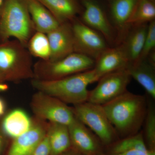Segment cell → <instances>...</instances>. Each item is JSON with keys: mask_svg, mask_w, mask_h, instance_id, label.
<instances>
[{"mask_svg": "<svg viewBox=\"0 0 155 155\" xmlns=\"http://www.w3.org/2000/svg\"><path fill=\"white\" fill-rule=\"evenodd\" d=\"M119 138L139 132L143 126L147 108L144 96L126 91L102 105Z\"/></svg>", "mask_w": 155, "mask_h": 155, "instance_id": "cell-1", "label": "cell"}, {"mask_svg": "<svg viewBox=\"0 0 155 155\" xmlns=\"http://www.w3.org/2000/svg\"><path fill=\"white\" fill-rule=\"evenodd\" d=\"M99 78L93 69L57 80L31 79V85L37 91L54 97L73 106L87 101L89 84Z\"/></svg>", "mask_w": 155, "mask_h": 155, "instance_id": "cell-2", "label": "cell"}, {"mask_svg": "<svg viewBox=\"0 0 155 155\" xmlns=\"http://www.w3.org/2000/svg\"><path fill=\"white\" fill-rule=\"evenodd\" d=\"M36 30L25 0H5L0 15V40L14 38L27 48Z\"/></svg>", "mask_w": 155, "mask_h": 155, "instance_id": "cell-3", "label": "cell"}, {"mask_svg": "<svg viewBox=\"0 0 155 155\" xmlns=\"http://www.w3.org/2000/svg\"><path fill=\"white\" fill-rule=\"evenodd\" d=\"M32 56L17 39L0 44V73L5 80L14 82L34 78Z\"/></svg>", "mask_w": 155, "mask_h": 155, "instance_id": "cell-4", "label": "cell"}, {"mask_svg": "<svg viewBox=\"0 0 155 155\" xmlns=\"http://www.w3.org/2000/svg\"><path fill=\"white\" fill-rule=\"evenodd\" d=\"M94 65L95 60L92 58L75 52L58 61L39 60L33 65L34 78L57 80L93 69Z\"/></svg>", "mask_w": 155, "mask_h": 155, "instance_id": "cell-5", "label": "cell"}, {"mask_svg": "<svg viewBox=\"0 0 155 155\" xmlns=\"http://www.w3.org/2000/svg\"><path fill=\"white\" fill-rule=\"evenodd\" d=\"M72 108L75 117L97 137L104 146L120 139L102 105L86 101Z\"/></svg>", "mask_w": 155, "mask_h": 155, "instance_id": "cell-6", "label": "cell"}, {"mask_svg": "<svg viewBox=\"0 0 155 155\" xmlns=\"http://www.w3.org/2000/svg\"><path fill=\"white\" fill-rule=\"evenodd\" d=\"M30 105L36 118L43 121L69 126L75 119L72 107L41 92L33 95Z\"/></svg>", "mask_w": 155, "mask_h": 155, "instance_id": "cell-7", "label": "cell"}, {"mask_svg": "<svg viewBox=\"0 0 155 155\" xmlns=\"http://www.w3.org/2000/svg\"><path fill=\"white\" fill-rule=\"evenodd\" d=\"M131 78L127 68L102 76L96 87L89 91L87 101L100 105L110 102L127 91Z\"/></svg>", "mask_w": 155, "mask_h": 155, "instance_id": "cell-8", "label": "cell"}, {"mask_svg": "<svg viewBox=\"0 0 155 155\" xmlns=\"http://www.w3.org/2000/svg\"><path fill=\"white\" fill-rule=\"evenodd\" d=\"M74 41V52L80 53L96 60L107 48L105 39L98 32L83 22L72 23Z\"/></svg>", "mask_w": 155, "mask_h": 155, "instance_id": "cell-9", "label": "cell"}, {"mask_svg": "<svg viewBox=\"0 0 155 155\" xmlns=\"http://www.w3.org/2000/svg\"><path fill=\"white\" fill-rule=\"evenodd\" d=\"M68 127L72 149L83 155L104 154V146L99 139L76 117Z\"/></svg>", "mask_w": 155, "mask_h": 155, "instance_id": "cell-10", "label": "cell"}, {"mask_svg": "<svg viewBox=\"0 0 155 155\" xmlns=\"http://www.w3.org/2000/svg\"><path fill=\"white\" fill-rule=\"evenodd\" d=\"M48 124L35 118L30 129L13 139L8 155H31L47 134Z\"/></svg>", "mask_w": 155, "mask_h": 155, "instance_id": "cell-11", "label": "cell"}, {"mask_svg": "<svg viewBox=\"0 0 155 155\" xmlns=\"http://www.w3.org/2000/svg\"><path fill=\"white\" fill-rule=\"evenodd\" d=\"M47 35L51 51L50 61H58L74 52L72 23H61Z\"/></svg>", "mask_w": 155, "mask_h": 155, "instance_id": "cell-12", "label": "cell"}, {"mask_svg": "<svg viewBox=\"0 0 155 155\" xmlns=\"http://www.w3.org/2000/svg\"><path fill=\"white\" fill-rule=\"evenodd\" d=\"M83 4V23L101 34L108 41H113L114 28L101 7L91 0H84Z\"/></svg>", "mask_w": 155, "mask_h": 155, "instance_id": "cell-13", "label": "cell"}, {"mask_svg": "<svg viewBox=\"0 0 155 155\" xmlns=\"http://www.w3.org/2000/svg\"><path fill=\"white\" fill-rule=\"evenodd\" d=\"M129 65L126 54L121 45L107 48L95 61L93 69L99 79L111 72L126 69Z\"/></svg>", "mask_w": 155, "mask_h": 155, "instance_id": "cell-14", "label": "cell"}, {"mask_svg": "<svg viewBox=\"0 0 155 155\" xmlns=\"http://www.w3.org/2000/svg\"><path fill=\"white\" fill-rule=\"evenodd\" d=\"M131 78L140 84L151 98L155 99V64L147 59L129 64L127 68Z\"/></svg>", "mask_w": 155, "mask_h": 155, "instance_id": "cell-15", "label": "cell"}, {"mask_svg": "<svg viewBox=\"0 0 155 155\" xmlns=\"http://www.w3.org/2000/svg\"><path fill=\"white\" fill-rule=\"evenodd\" d=\"M36 31L48 34L55 29L60 22L38 0H25Z\"/></svg>", "mask_w": 155, "mask_h": 155, "instance_id": "cell-16", "label": "cell"}, {"mask_svg": "<svg viewBox=\"0 0 155 155\" xmlns=\"http://www.w3.org/2000/svg\"><path fill=\"white\" fill-rule=\"evenodd\" d=\"M32 124L33 120L25 111L16 109L6 115L2 126L4 133L14 139L28 131Z\"/></svg>", "mask_w": 155, "mask_h": 155, "instance_id": "cell-17", "label": "cell"}, {"mask_svg": "<svg viewBox=\"0 0 155 155\" xmlns=\"http://www.w3.org/2000/svg\"><path fill=\"white\" fill-rule=\"evenodd\" d=\"M134 28L127 35L121 46L126 54L129 64L138 60L143 48L147 32L148 24L133 26Z\"/></svg>", "mask_w": 155, "mask_h": 155, "instance_id": "cell-18", "label": "cell"}, {"mask_svg": "<svg viewBox=\"0 0 155 155\" xmlns=\"http://www.w3.org/2000/svg\"><path fill=\"white\" fill-rule=\"evenodd\" d=\"M47 136L51 155H60L71 148L69 128L67 125L49 122Z\"/></svg>", "mask_w": 155, "mask_h": 155, "instance_id": "cell-19", "label": "cell"}, {"mask_svg": "<svg viewBox=\"0 0 155 155\" xmlns=\"http://www.w3.org/2000/svg\"><path fill=\"white\" fill-rule=\"evenodd\" d=\"M138 0H114L111 6V12L114 25L118 33H126L129 27V20Z\"/></svg>", "mask_w": 155, "mask_h": 155, "instance_id": "cell-20", "label": "cell"}, {"mask_svg": "<svg viewBox=\"0 0 155 155\" xmlns=\"http://www.w3.org/2000/svg\"><path fill=\"white\" fill-rule=\"evenodd\" d=\"M61 23L69 22L76 16L78 9L75 0H38Z\"/></svg>", "mask_w": 155, "mask_h": 155, "instance_id": "cell-21", "label": "cell"}, {"mask_svg": "<svg viewBox=\"0 0 155 155\" xmlns=\"http://www.w3.org/2000/svg\"><path fill=\"white\" fill-rule=\"evenodd\" d=\"M27 48L31 56L39 60H50L51 48L46 34L35 31L28 41Z\"/></svg>", "mask_w": 155, "mask_h": 155, "instance_id": "cell-22", "label": "cell"}, {"mask_svg": "<svg viewBox=\"0 0 155 155\" xmlns=\"http://www.w3.org/2000/svg\"><path fill=\"white\" fill-rule=\"evenodd\" d=\"M108 147H109V150L107 153L104 154H115L135 149L149 150L144 141L142 131H140L134 135L120 139Z\"/></svg>", "mask_w": 155, "mask_h": 155, "instance_id": "cell-23", "label": "cell"}, {"mask_svg": "<svg viewBox=\"0 0 155 155\" xmlns=\"http://www.w3.org/2000/svg\"><path fill=\"white\" fill-rule=\"evenodd\" d=\"M155 6L152 0H138L129 20V25L146 24L154 20Z\"/></svg>", "mask_w": 155, "mask_h": 155, "instance_id": "cell-24", "label": "cell"}, {"mask_svg": "<svg viewBox=\"0 0 155 155\" xmlns=\"http://www.w3.org/2000/svg\"><path fill=\"white\" fill-rule=\"evenodd\" d=\"M143 138L148 148L155 152V108L153 103L147 100V108L143 124Z\"/></svg>", "mask_w": 155, "mask_h": 155, "instance_id": "cell-25", "label": "cell"}, {"mask_svg": "<svg viewBox=\"0 0 155 155\" xmlns=\"http://www.w3.org/2000/svg\"><path fill=\"white\" fill-rule=\"evenodd\" d=\"M155 47V21L150 22L143 48L138 61L147 58Z\"/></svg>", "mask_w": 155, "mask_h": 155, "instance_id": "cell-26", "label": "cell"}, {"mask_svg": "<svg viewBox=\"0 0 155 155\" xmlns=\"http://www.w3.org/2000/svg\"><path fill=\"white\" fill-rule=\"evenodd\" d=\"M31 155H51V150L47 134Z\"/></svg>", "mask_w": 155, "mask_h": 155, "instance_id": "cell-27", "label": "cell"}, {"mask_svg": "<svg viewBox=\"0 0 155 155\" xmlns=\"http://www.w3.org/2000/svg\"><path fill=\"white\" fill-rule=\"evenodd\" d=\"M102 155H155V152L149 150H143L135 149L128 150L123 152L115 154H105Z\"/></svg>", "mask_w": 155, "mask_h": 155, "instance_id": "cell-28", "label": "cell"}, {"mask_svg": "<svg viewBox=\"0 0 155 155\" xmlns=\"http://www.w3.org/2000/svg\"><path fill=\"white\" fill-rule=\"evenodd\" d=\"M60 155H83L81 154L80 153L78 152L75 150L71 148V149L65 152L63 154Z\"/></svg>", "mask_w": 155, "mask_h": 155, "instance_id": "cell-29", "label": "cell"}, {"mask_svg": "<svg viewBox=\"0 0 155 155\" xmlns=\"http://www.w3.org/2000/svg\"><path fill=\"white\" fill-rule=\"evenodd\" d=\"M5 104L4 101L0 98V116H2L5 111Z\"/></svg>", "mask_w": 155, "mask_h": 155, "instance_id": "cell-30", "label": "cell"}, {"mask_svg": "<svg viewBox=\"0 0 155 155\" xmlns=\"http://www.w3.org/2000/svg\"><path fill=\"white\" fill-rule=\"evenodd\" d=\"M8 89V86L3 82H0V91H5Z\"/></svg>", "mask_w": 155, "mask_h": 155, "instance_id": "cell-31", "label": "cell"}, {"mask_svg": "<svg viewBox=\"0 0 155 155\" xmlns=\"http://www.w3.org/2000/svg\"><path fill=\"white\" fill-rule=\"evenodd\" d=\"M3 139L1 134L0 133V155L2 152V148Z\"/></svg>", "mask_w": 155, "mask_h": 155, "instance_id": "cell-32", "label": "cell"}, {"mask_svg": "<svg viewBox=\"0 0 155 155\" xmlns=\"http://www.w3.org/2000/svg\"><path fill=\"white\" fill-rule=\"evenodd\" d=\"M4 2L5 0H0V15H1V11H2Z\"/></svg>", "mask_w": 155, "mask_h": 155, "instance_id": "cell-33", "label": "cell"}, {"mask_svg": "<svg viewBox=\"0 0 155 155\" xmlns=\"http://www.w3.org/2000/svg\"><path fill=\"white\" fill-rule=\"evenodd\" d=\"M5 80V78L3 77V75L0 73V82H3V81Z\"/></svg>", "mask_w": 155, "mask_h": 155, "instance_id": "cell-34", "label": "cell"}, {"mask_svg": "<svg viewBox=\"0 0 155 155\" xmlns=\"http://www.w3.org/2000/svg\"></svg>", "mask_w": 155, "mask_h": 155, "instance_id": "cell-35", "label": "cell"}]
</instances>
